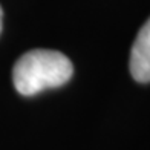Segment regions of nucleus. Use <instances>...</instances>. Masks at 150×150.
<instances>
[{"label": "nucleus", "instance_id": "nucleus-1", "mask_svg": "<svg viewBox=\"0 0 150 150\" xmlns=\"http://www.w3.org/2000/svg\"><path fill=\"white\" fill-rule=\"evenodd\" d=\"M74 72L64 54L51 49H34L23 54L12 69V81L18 93L31 97L42 91L63 86Z\"/></svg>", "mask_w": 150, "mask_h": 150}, {"label": "nucleus", "instance_id": "nucleus-3", "mask_svg": "<svg viewBox=\"0 0 150 150\" xmlns=\"http://www.w3.org/2000/svg\"><path fill=\"white\" fill-rule=\"evenodd\" d=\"M2 20H3V11H2V6H0V32H2Z\"/></svg>", "mask_w": 150, "mask_h": 150}, {"label": "nucleus", "instance_id": "nucleus-2", "mask_svg": "<svg viewBox=\"0 0 150 150\" xmlns=\"http://www.w3.org/2000/svg\"><path fill=\"white\" fill-rule=\"evenodd\" d=\"M130 74L139 83L150 81V18L142 25L130 52Z\"/></svg>", "mask_w": 150, "mask_h": 150}]
</instances>
